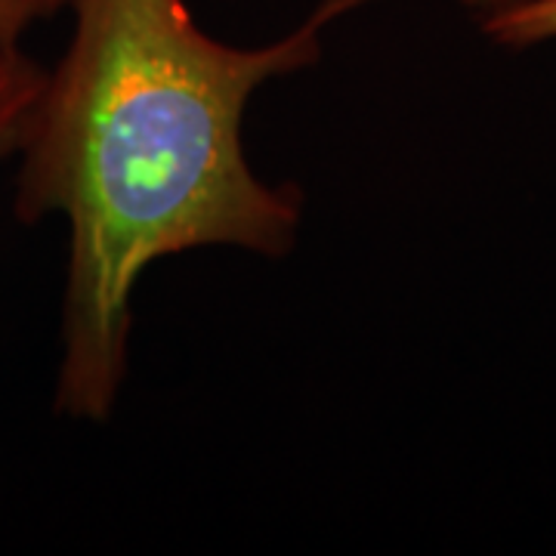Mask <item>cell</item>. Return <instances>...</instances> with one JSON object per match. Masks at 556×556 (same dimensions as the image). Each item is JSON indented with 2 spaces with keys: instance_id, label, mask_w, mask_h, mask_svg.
<instances>
[{
  "instance_id": "6da1fadb",
  "label": "cell",
  "mask_w": 556,
  "mask_h": 556,
  "mask_svg": "<svg viewBox=\"0 0 556 556\" xmlns=\"http://www.w3.org/2000/svg\"><path fill=\"white\" fill-rule=\"evenodd\" d=\"M68 3L75 31L20 146L16 217L68 219L56 412L105 420L127 375L130 298L155 260L294 248L303 192L251 170L244 109L266 80L316 65L325 28L375 0H318L266 47L211 38L186 0Z\"/></svg>"
},
{
  "instance_id": "7a4b0ae2",
  "label": "cell",
  "mask_w": 556,
  "mask_h": 556,
  "mask_svg": "<svg viewBox=\"0 0 556 556\" xmlns=\"http://www.w3.org/2000/svg\"><path fill=\"white\" fill-rule=\"evenodd\" d=\"M47 72L22 47L0 50V161L20 152Z\"/></svg>"
},
{
  "instance_id": "3957f363",
  "label": "cell",
  "mask_w": 556,
  "mask_h": 556,
  "mask_svg": "<svg viewBox=\"0 0 556 556\" xmlns=\"http://www.w3.org/2000/svg\"><path fill=\"white\" fill-rule=\"evenodd\" d=\"M482 35L504 50H529L556 40V0H519L482 16Z\"/></svg>"
},
{
  "instance_id": "277c9868",
  "label": "cell",
  "mask_w": 556,
  "mask_h": 556,
  "mask_svg": "<svg viewBox=\"0 0 556 556\" xmlns=\"http://www.w3.org/2000/svg\"><path fill=\"white\" fill-rule=\"evenodd\" d=\"M68 0H0V50L20 47L22 35L50 20Z\"/></svg>"
},
{
  "instance_id": "5b68a950",
  "label": "cell",
  "mask_w": 556,
  "mask_h": 556,
  "mask_svg": "<svg viewBox=\"0 0 556 556\" xmlns=\"http://www.w3.org/2000/svg\"><path fill=\"white\" fill-rule=\"evenodd\" d=\"M467 13H473L477 20H482V16H492V13H497V10H504V7H514V3H519V0H457Z\"/></svg>"
}]
</instances>
